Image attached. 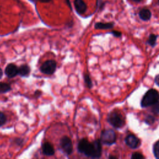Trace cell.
I'll return each mask as SVG.
<instances>
[{
    "label": "cell",
    "instance_id": "cell-23",
    "mask_svg": "<svg viewBox=\"0 0 159 159\" xmlns=\"http://www.w3.org/2000/svg\"><path fill=\"white\" fill-rule=\"evenodd\" d=\"M111 33H112V34H113V35H114L115 37H120V36H121V33H120V32H119V31H116V30H114V31H112Z\"/></svg>",
    "mask_w": 159,
    "mask_h": 159
},
{
    "label": "cell",
    "instance_id": "cell-7",
    "mask_svg": "<svg viewBox=\"0 0 159 159\" xmlns=\"http://www.w3.org/2000/svg\"><path fill=\"white\" fill-rule=\"evenodd\" d=\"M4 73L9 78H14L19 75L18 67L13 63H9L6 66Z\"/></svg>",
    "mask_w": 159,
    "mask_h": 159
},
{
    "label": "cell",
    "instance_id": "cell-25",
    "mask_svg": "<svg viewBox=\"0 0 159 159\" xmlns=\"http://www.w3.org/2000/svg\"><path fill=\"white\" fill-rule=\"evenodd\" d=\"M42 94V92L40 91H39V90H37V91H35V93H34V94L35 95V96H40V94Z\"/></svg>",
    "mask_w": 159,
    "mask_h": 159
},
{
    "label": "cell",
    "instance_id": "cell-26",
    "mask_svg": "<svg viewBox=\"0 0 159 159\" xmlns=\"http://www.w3.org/2000/svg\"><path fill=\"white\" fill-rule=\"evenodd\" d=\"M65 1H66V4L68 5V6L71 8V4H70V0H65Z\"/></svg>",
    "mask_w": 159,
    "mask_h": 159
},
{
    "label": "cell",
    "instance_id": "cell-11",
    "mask_svg": "<svg viewBox=\"0 0 159 159\" xmlns=\"http://www.w3.org/2000/svg\"><path fill=\"white\" fill-rule=\"evenodd\" d=\"M19 75L22 77H27L29 76L30 72V68L28 65L24 64L21 65L19 67H18Z\"/></svg>",
    "mask_w": 159,
    "mask_h": 159
},
{
    "label": "cell",
    "instance_id": "cell-22",
    "mask_svg": "<svg viewBox=\"0 0 159 159\" xmlns=\"http://www.w3.org/2000/svg\"><path fill=\"white\" fill-rule=\"evenodd\" d=\"M15 143L17 145H21L23 143V140L22 139H16Z\"/></svg>",
    "mask_w": 159,
    "mask_h": 159
},
{
    "label": "cell",
    "instance_id": "cell-13",
    "mask_svg": "<svg viewBox=\"0 0 159 159\" xmlns=\"http://www.w3.org/2000/svg\"><path fill=\"white\" fill-rule=\"evenodd\" d=\"M114 26V24L112 22L103 23V22H97L94 25V27L96 29H112Z\"/></svg>",
    "mask_w": 159,
    "mask_h": 159
},
{
    "label": "cell",
    "instance_id": "cell-21",
    "mask_svg": "<svg viewBox=\"0 0 159 159\" xmlns=\"http://www.w3.org/2000/svg\"><path fill=\"white\" fill-rule=\"evenodd\" d=\"M144 157L141 153H139L137 152L134 153L131 157V158L132 159H142Z\"/></svg>",
    "mask_w": 159,
    "mask_h": 159
},
{
    "label": "cell",
    "instance_id": "cell-29",
    "mask_svg": "<svg viewBox=\"0 0 159 159\" xmlns=\"http://www.w3.org/2000/svg\"><path fill=\"white\" fill-rule=\"evenodd\" d=\"M134 2H140L141 1H142V0H133Z\"/></svg>",
    "mask_w": 159,
    "mask_h": 159
},
{
    "label": "cell",
    "instance_id": "cell-14",
    "mask_svg": "<svg viewBox=\"0 0 159 159\" xmlns=\"http://www.w3.org/2000/svg\"><path fill=\"white\" fill-rule=\"evenodd\" d=\"M11 90V86L9 84L0 82V93H6Z\"/></svg>",
    "mask_w": 159,
    "mask_h": 159
},
{
    "label": "cell",
    "instance_id": "cell-8",
    "mask_svg": "<svg viewBox=\"0 0 159 159\" xmlns=\"http://www.w3.org/2000/svg\"><path fill=\"white\" fill-rule=\"evenodd\" d=\"M125 142L132 148H135L140 145V140L134 135H129L125 138Z\"/></svg>",
    "mask_w": 159,
    "mask_h": 159
},
{
    "label": "cell",
    "instance_id": "cell-18",
    "mask_svg": "<svg viewBox=\"0 0 159 159\" xmlns=\"http://www.w3.org/2000/svg\"><path fill=\"white\" fill-rule=\"evenodd\" d=\"M6 121H7V118L6 115L3 112H0V127L4 125Z\"/></svg>",
    "mask_w": 159,
    "mask_h": 159
},
{
    "label": "cell",
    "instance_id": "cell-2",
    "mask_svg": "<svg viewBox=\"0 0 159 159\" xmlns=\"http://www.w3.org/2000/svg\"><path fill=\"white\" fill-rule=\"evenodd\" d=\"M159 100V93L158 92L153 89H151L148 91L144 96L142 98L141 101L142 107H145L149 106H152L155 103L158 102Z\"/></svg>",
    "mask_w": 159,
    "mask_h": 159
},
{
    "label": "cell",
    "instance_id": "cell-32",
    "mask_svg": "<svg viewBox=\"0 0 159 159\" xmlns=\"http://www.w3.org/2000/svg\"><path fill=\"white\" fill-rule=\"evenodd\" d=\"M158 2H159V0H158Z\"/></svg>",
    "mask_w": 159,
    "mask_h": 159
},
{
    "label": "cell",
    "instance_id": "cell-20",
    "mask_svg": "<svg viewBox=\"0 0 159 159\" xmlns=\"http://www.w3.org/2000/svg\"><path fill=\"white\" fill-rule=\"evenodd\" d=\"M155 117H153L152 116H148L146 117V118L145 119V122L148 124H152L154 122H155Z\"/></svg>",
    "mask_w": 159,
    "mask_h": 159
},
{
    "label": "cell",
    "instance_id": "cell-19",
    "mask_svg": "<svg viewBox=\"0 0 159 159\" xmlns=\"http://www.w3.org/2000/svg\"><path fill=\"white\" fill-rule=\"evenodd\" d=\"M152 111L156 114H159V103L157 102L152 105Z\"/></svg>",
    "mask_w": 159,
    "mask_h": 159
},
{
    "label": "cell",
    "instance_id": "cell-31",
    "mask_svg": "<svg viewBox=\"0 0 159 159\" xmlns=\"http://www.w3.org/2000/svg\"><path fill=\"white\" fill-rule=\"evenodd\" d=\"M29 1H30L31 2H36V1H38V0H29Z\"/></svg>",
    "mask_w": 159,
    "mask_h": 159
},
{
    "label": "cell",
    "instance_id": "cell-5",
    "mask_svg": "<svg viewBox=\"0 0 159 159\" xmlns=\"http://www.w3.org/2000/svg\"><path fill=\"white\" fill-rule=\"evenodd\" d=\"M57 69V63L53 60H48L42 64L40 67V71L48 75H53Z\"/></svg>",
    "mask_w": 159,
    "mask_h": 159
},
{
    "label": "cell",
    "instance_id": "cell-1",
    "mask_svg": "<svg viewBox=\"0 0 159 159\" xmlns=\"http://www.w3.org/2000/svg\"><path fill=\"white\" fill-rule=\"evenodd\" d=\"M77 150L79 153H83L88 157L98 158L101 156V142L100 139H98L89 142L87 139H83L78 142Z\"/></svg>",
    "mask_w": 159,
    "mask_h": 159
},
{
    "label": "cell",
    "instance_id": "cell-30",
    "mask_svg": "<svg viewBox=\"0 0 159 159\" xmlns=\"http://www.w3.org/2000/svg\"><path fill=\"white\" fill-rule=\"evenodd\" d=\"M109 158H116V157H115L114 156H109Z\"/></svg>",
    "mask_w": 159,
    "mask_h": 159
},
{
    "label": "cell",
    "instance_id": "cell-27",
    "mask_svg": "<svg viewBox=\"0 0 159 159\" xmlns=\"http://www.w3.org/2000/svg\"><path fill=\"white\" fill-rule=\"evenodd\" d=\"M41 2H50V1H52V0H39Z\"/></svg>",
    "mask_w": 159,
    "mask_h": 159
},
{
    "label": "cell",
    "instance_id": "cell-6",
    "mask_svg": "<svg viewBox=\"0 0 159 159\" xmlns=\"http://www.w3.org/2000/svg\"><path fill=\"white\" fill-rule=\"evenodd\" d=\"M60 145L66 155H70L73 152V144L71 139L67 136H63L60 141Z\"/></svg>",
    "mask_w": 159,
    "mask_h": 159
},
{
    "label": "cell",
    "instance_id": "cell-16",
    "mask_svg": "<svg viewBox=\"0 0 159 159\" xmlns=\"http://www.w3.org/2000/svg\"><path fill=\"white\" fill-rule=\"evenodd\" d=\"M157 38V36L156 35L151 34V35L149 36V38H148V43L150 45L154 46V45H155V43H156Z\"/></svg>",
    "mask_w": 159,
    "mask_h": 159
},
{
    "label": "cell",
    "instance_id": "cell-10",
    "mask_svg": "<svg viewBox=\"0 0 159 159\" xmlns=\"http://www.w3.org/2000/svg\"><path fill=\"white\" fill-rule=\"evenodd\" d=\"M42 150L43 154L47 156H52L55 154V149L53 145L48 142H45L42 144Z\"/></svg>",
    "mask_w": 159,
    "mask_h": 159
},
{
    "label": "cell",
    "instance_id": "cell-9",
    "mask_svg": "<svg viewBox=\"0 0 159 159\" xmlns=\"http://www.w3.org/2000/svg\"><path fill=\"white\" fill-rule=\"evenodd\" d=\"M73 4L76 12L79 15H81L86 12L87 6L83 0H75Z\"/></svg>",
    "mask_w": 159,
    "mask_h": 159
},
{
    "label": "cell",
    "instance_id": "cell-3",
    "mask_svg": "<svg viewBox=\"0 0 159 159\" xmlns=\"http://www.w3.org/2000/svg\"><path fill=\"white\" fill-rule=\"evenodd\" d=\"M102 143L111 145L116 142V135L114 130L111 129H106L102 131L100 137Z\"/></svg>",
    "mask_w": 159,
    "mask_h": 159
},
{
    "label": "cell",
    "instance_id": "cell-15",
    "mask_svg": "<svg viewBox=\"0 0 159 159\" xmlns=\"http://www.w3.org/2000/svg\"><path fill=\"white\" fill-rule=\"evenodd\" d=\"M84 83H85L86 86L88 88H91L93 87V82H92L88 74L84 75Z\"/></svg>",
    "mask_w": 159,
    "mask_h": 159
},
{
    "label": "cell",
    "instance_id": "cell-12",
    "mask_svg": "<svg viewBox=\"0 0 159 159\" xmlns=\"http://www.w3.org/2000/svg\"><path fill=\"white\" fill-rule=\"evenodd\" d=\"M139 17L143 20H148L150 19L152 13L150 10L147 9H143L139 12Z\"/></svg>",
    "mask_w": 159,
    "mask_h": 159
},
{
    "label": "cell",
    "instance_id": "cell-24",
    "mask_svg": "<svg viewBox=\"0 0 159 159\" xmlns=\"http://www.w3.org/2000/svg\"><path fill=\"white\" fill-rule=\"evenodd\" d=\"M155 81L156 84L159 86V75L156 76L155 79Z\"/></svg>",
    "mask_w": 159,
    "mask_h": 159
},
{
    "label": "cell",
    "instance_id": "cell-28",
    "mask_svg": "<svg viewBox=\"0 0 159 159\" xmlns=\"http://www.w3.org/2000/svg\"><path fill=\"white\" fill-rule=\"evenodd\" d=\"M2 75H3V72H2V69L0 68V79L2 77Z\"/></svg>",
    "mask_w": 159,
    "mask_h": 159
},
{
    "label": "cell",
    "instance_id": "cell-17",
    "mask_svg": "<svg viewBox=\"0 0 159 159\" xmlns=\"http://www.w3.org/2000/svg\"><path fill=\"white\" fill-rule=\"evenodd\" d=\"M153 153L157 158L159 159V140L153 146Z\"/></svg>",
    "mask_w": 159,
    "mask_h": 159
},
{
    "label": "cell",
    "instance_id": "cell-4",
    "mask_svg": "<svg viewBox=\"0 0 159 159\" xmlns=\"http://www.w3.org/2000/svg\"><path fill=\"white\" fill-rule=\"evenodd\" d=\"M108 122L115 128H120L124 124V120L122 116L116 112H112L107 116Z\"/></svg>",
    "mask_w": 159,
    "mask_h": 159
}]
</instances>
